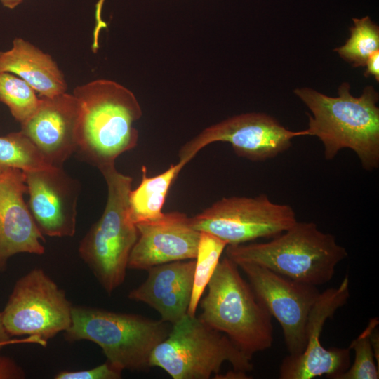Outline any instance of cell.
Returning <instances> with one entry per match:
<instances>
[{
    "mask_svg": "<svg viewBox=\"0 0 379 379\" xmlns=\"http://www.w3.org/2000/svg\"><path fill=\"white\" fill-rule=\"evenodd\" d=\"M0 101L8 107L12 116L22 124L35 112L40 98L25 81L12 73L0 71Z\"/></svg>",
    "mask_w": 379,
    "mask_h": 379,
    "instance_id": "cell-23",
    "label": "cell"
},
{
    "mask_svg": "<svg viewBox=\"0 0 379 379\" xmlns=\"http://www.w3.org/2000/svg\"><path fill=\"white\" fill-rule=\"evenodd\" d=\"M352 22L350 38L334 51L353 67H364L370 55L379 50V27L369 16L354 18Z\"/></svg>",
    "mask_w": 379,
    "mask_h": 379,
    "instance_id": "cell-21",
    "label": "cell"
},
{
    "mask_svg": "<svg viewBox=\"0 0 379 379\" xmlns=\"http://www.w3.org/2000/svg\"><path fill=\"white\" fill-rule=\"evenodd\" d=\"M237 266L246 276L257 299L279 322L288 354H300L305 346L308 316L320 293L317 288L258 265L241 262Z\"/></svg>",
    "mask_w": 379,
    "mask_h": 379,
    "instance_id": "cell-11",
    "label": "cell"
},
{
    "mask_svg": "<svg viewBox=\"0 0 379 379\" xmlns=\"http://www.w3.org/2000/svg\"><path fill=\"white\" fill-rule=\"evenodd\" d=\"M25 377L23 369L13 359L0 357V379H21Z\"/></svg>",
    "mask_w": 379,
    "mask_h": 379,
    "instance_id": "cell-26",
    "label": "cell"
},
{
    "mask_svg": "<svg viewBox=\"0 0 379 379\" xmlns=\"http://www.w3.org/2000/svg\"><path fill=\"white\" fill-rule=\"evenodd\" d=\"M305 135L306 129L291 131L267 114H241L206 128L187 141L179 150V162L185 166L204 147L215 142H228L238 157L264 161L288 150L294 138Z\"/></svg>",
    "mask_w": 379,
    "mask_h": 379,
    "instance_id": "cell-10",
    "label": "cell"
},
{
    "mask_svg": "<svg viewBox=\"0 0 379 379\" xmlns=\"http://www.w3.org/2000/svg\"><path fill=\"white\" fill-rule=\"evenodd\" d=\"M100 171L107 186V203L100 219L81 239L79 254L111 295L124 281L138 232L128 213L133 178L118 171L114 164Z\"/></svg>",
    "mask_w": 379,
    "mask_h": 379,
    "instance_id": "cell-6",
    "label": "cell"
},
{
    "mask_svg": "<svg viewBox=\"0 0 379 379\" xmlns=\"http://www.w3.org/2000/svg\"><path fill=\"white\" fill-rule=\"evenodd\" d=\"M27 191L24 171H0V270L17 253H44V235L24 199Z\"/></svg>",
    "mask_w": 379,
    "mask_h": 379,
    "instance_id": "cell-16",
    "label": "cell"
},
{
    "mask_svg": "<svg viewBox=\"0 0 379 379\" xmlns=\"http://www.w3.org/2000/svg\"><path fill=\"white\" fill-rule=\"evenodd\" d=\"M0 71L17 75L41 97L65 93L67 84L52 58L27 41L15 38L12 48L0 52Z\"/></svg>",
    "mask_w": 379,
    "mask_h": 379,
    "instance_id": "cell-18",
    "label": "cell"
},
{
    "mask_svg": "<svg viewBox=\"0 0 379 379\" xmlns=\"http://www.w3.org/2000/svg\"><path fill=\"white\" fill-rule=\"evenodd\" d=\"M251 360L226 335L187 314L172 324L166 338L154 349L150 366L163 369L173 379H208L218 375L224 362L234 371L250 372Z\"/></svg>",
    "mask_w": 379,
    "mask_h": 379,
    "instance_id": "cell-7",
    "label": "cell"
},
{
    "mask_svg": "<svg viewBox=\"0 0 379 379\" xmlns=\"http://www.w3.org/2000/svg\"><path fill=\"white\" fill-rule=\"evenodd\" d=\"M199 304L198 317L226 335L248 357L273 343L272 317L257 299L237 264L225 256L208 284Z\"/></svg>",
    "mask_w": 379,
    "mask_h": 379,
    "instance_id": "cell-4",
    "label": "cell"
},
{
    "mask_svg": "<svg viewBox=\"0 0 379 379\" xmlns=\"http://www.w3.org/2000/svg\"><path fill=\"white\" fill-rule=\"evenodd\" d=\"M183 167L185 165L178 161L165 171L148 177L146 166H142L141 182L135 189L130 190L128 197V216L135 225L164 216L162 209L169 189Z\"/></svg>",
    "mask_w": 379,
    "mask_h": 379,
    "instance_id": "cell-19",
    "label": "cell"
},
{
    "mask_svg": "<svg viewBox=\"0 0 379 379\" xmlns=\"http://www.w3.org/2000/svg\"><path fill=\"white\" fill-rule=\"evenodd\" d=\"M169 324L139 314L77 305L73 306L65 338L95 343L107 361L121 371H142L151 367L152 353L168 336Z\"/></svg>",
    "mask_w": 379,
    "mask_h": 379,
    "instance_id": "cell-5",
    "label": "cell"
},
{
    "mask_svg": "<svg viewBox=\"0 0 379 379\" xmlns=\"http://www.w3.org/2000/svg\"><path fill=\"white\" fill-rule=\"evenodd\" d=\"M36 343L37 341L35 338L32 337H27L26 338L22 340H12L11 335L8 333L5 329L1 317V312H0V350L6 345L10 343Z\"/></svg>",
    "mask_w": 379,
    "mask_h": 379,
    "instance_id": "cell-29",
    "label": "cell"
},
{
    "mask_svg": "<svg viewBox=\"0 0 379 379\" xmlns=\"http://www.w3.org/2000/svg\"><path fill=\"white\" fill-rule=\"evenodd\" d=\"M79 117V105L73 94L41 97L35 112L20 124L21 131L51 166L62 167L77 151Z\"/></svg>",
    "mask_w": 379,
    "mask_h": 379,
    "instance_id": "cell-14",
    "label": "cell"
},
{
    "mask_svg": "<svg viewBox=\"0 0 379 379\" xmlns=\"http://www.w3.org/2000/svg\"><path fill=\"white\" fill-rule=\"evenodd\" d=\"M72 308L65 292L42 269L34 268L15 284L2 322L11 336L28 335L46 345L69 328Z\"/></svg>",
    "mask_w": 379,
    "mask_h": 379,
    "instance_id": "cell-9",
    "label": "cell"
},
{
    "mask_svg": "<svg viewBox=\"0 0 379 379\" xmlns=\"http://www.w3.org/2000/svg\"><path fill=\"white\" fill-rule=\"evenodd\" d=\"M28 208L43 235L72 237L76 232L79 185L62 167L24 171Z\"/></svg>",
    "mask_w": 379,
    "mask_h": 379,
    "instance_id": "cell-13",
    "label": "cell"
},
{
    "mask_svg": "<svg viewBox=\"0 0 379 379\" xmlns=\"http://www.w3.org/2000/svg\"><path fill=\"white\" fill-rule=\"evenodd\" d=\"M194 229L207 232L228 245L272 239L298 220L293 208L277 204L265 194L255 197H224L190 218Z\"/></svg>",
    "mask_w": 379,
    "mask_h": 379,
    "instance_id": "cell-8",
    "label": "cell"
},
{
    "mask_svg": "<svg viewBox=\"0 0 379 379\" xmlns=\"http://www.w3.org/2000/svg\"><path fill=\"white\" fill-rule=\"evenodd\" d=\"M72 94L79 105L76 152L83 159L100 170L137 145L139 133L134 124L142 112L131 90L98 79L76 87Z\"/></svg>",
    "mask_w": 379,
    "mask_h": 379,
    "instance_id": "cell-2",
    "label": "cell"
},
{
    "mask_svg": "<svg viewBox=\"0 0 379 379\" xmlns=\"http://www.w3.org/2000/svg\"><path fill=\"white\" fill-rule=\"evenodd\" d=\"M105 0H98L95 9V25L93 32L92 51L95 53L99 47V36L102 29L107 27V23L102 20V10Z\"/></svg>",
    "mask_w": 379,
    "mask_h": 379,
    "instance_id": "cell-27",
    "label": "cell"
},
{
    "mask_svg": "<svg viewBox=\"0 0 379 379\" xmlns=\"http://www.w3.org/2000/svg\"><path fill=\"white\" fill-rule=\"evenodd\" d=\"M48 166H51L21 131L0 136V171L12 168L27 171Z\"/></svg>",
    "mask_w": 379,
    "mask_h": 379,
    "instance_id": "cell-22",
    "label": "cell"
},
{
    "mask_svg": "<svg viewBox=\"0 0 379 379\" xmlns=\"http://www.w3.org/2000/svg\"><path fill=\"white\" fill-rule=\"evenodd\" d=\"M331 97L310 88H297L294 93L310 110L307 135L322 142L324 155L332 160L343 149L355 152L362 168L373 171L379 167V95L371 86L361 96L350 93L348 82Z\"/></svg>",
    "mask_w": 379,
    "mask_h": 379,
    "instance_id": "cell-1",
    "label": "cell"
},
{
    "mask_svg": "<svg viewBox=\"0 0 379 379\" xmlns=\"http://www.w3.org/2000/svg\"><path fill=\"white\" fill-rule=\"evenodd\" d=\"M138 237L130 253L128 268L147 270L175 261L195 259L200 232L185 213H165L159 220L136 225Z\"/></svg>",
    "mask_w": 379,
    "mask_h": 379,
    "instance_id": "cell-15",
    "label": "cell"
},
{
    "mask_svg": "<svg viewBox=\"0 0 379 379\" xmlns=\"http://www.w3.org/2000/svg\"><path fill=\"white\" fill-rule=\"evenodd\" d=\"M378 318L371 319L365 329L354 339L349 347L354 351L355 357L352 365L337 379H378V365L376 364L371 335L378 327Z\"/></svg>",
    "mask_w": 379,
    "mask_h": 379,
    "instance_id": "cell-24",
    "label": "cell"
},
{
    "mask_svg": "<svg viewBox=\"0 0 379 379\" xmlns=\"http://www.w3.org/2000/svg\"><path fill=\"white\" fill-rule=\"evenodd\" d=\"M195 260L175 261L150 267L144 282L130 291V300L143 302L174 324L187 314L191 299Z\"/></svg>",
    "mask_w": 379,
    "mask_h": 379,
    "instance_id": "cell-17",
    "label": "cell"
},
{
    "mask_svg": "<svg viewBox=\"0 0 379 379\" xmlns=\"http://www.w3.org/2000/svg\"><path fill=\"white\" fill-rule=\"evenodd\" d=\"M23 0H0L4 6L13 9L22 2Z\"/></svg>",
    "mask_w": 379,
    "mask_h": 379,
    "instance_id": "cell-30",
    "label": "cell"
},
{
    "mask_svg": "<svg viewBox=\"0 0 379 379\" xmlns=\"http://www.w3.org/2000/svg\"><path fill=\"white\" fill-rule=\"evenodd\" d=\"M350 298V279L346 275L339 286L320 292L308 316L305 346L298 355H287L279 367L281 379H312L326 375L337 379L350 366L349 347L326 348L321 344L323 327Z\"/></svg>",
    "mask_w": 379,
    "mask_h": 379,
    "instance_id": "cell-12",
    "label": "cell"
},
{
    "mask_svg": "<svg viewBox=\"0 0 379 379\" xmlns=\"http://www.w3.org/2000/svg\"><path fill=\"white\" fill-rule=\"evenodd\" d=\"M122 371L108 361L93 368L79 371H62L54 377L55 379H119Z\"/></svg>",
    "mask_w": 379,
    "mask_h": 379,
    "instance_id": "cell-25",
    "label": "cell"
},
{
    "mask_svg": "<svg viewBox=\"0 0 379 379\" xmlns=\"http://www.w3.org/2000/svg\"><path fill=\"white\" fill-rule=\"evenodd\" d=\"M227 244L207 232H200L195 258L193 287L187 314L195 316L201 296Z\"/></svg>",
    "mask_w": 379,
    "mask_h": 379,
    "instance_id": "cell-20",
    "label": "cell"
},
{
    "mask_svg": "<svg viewBox=\"0 0 379 379\" xmlns=\"http://www.w3.org/2000/svg\"><path fill=\"white\" fill-rule=\"evenodd\" d=\"M365 66L366 70L364 72L366 77L372 76L376 81H379V50L374 52L368 58Z\"/></svg>",
    "mask_w": 379,
    "mask_h": 379,
    "instance_id": "cell-28",
    "label": "cell"
},
{
    "mask_svg": "<svg viewBox=\"0 0 379 379\" xmlns=\"http://www.w3.org/2000/svg\"><path fill=\"white\" fill-rule=\"evenodd\" d=\"M225 252L237 265H258L316 287L330 281L337 265L348 255L333 234L321 231L314 222L298 221L270 241L228 245Z\"/></svg>",
    "mask_w": 379,
    "mask_h": 379,
    "instance_id": "cell-3",
    "label": "cell"
}]
</instances>
